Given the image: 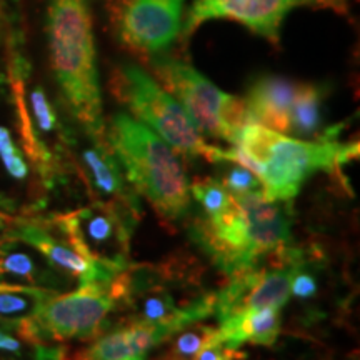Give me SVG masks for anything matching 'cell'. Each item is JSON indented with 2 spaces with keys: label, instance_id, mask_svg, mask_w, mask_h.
Wrapping results in <instances>:
<instances>
[{
  "label": "cell",
  "instance_id": "obj_10",
  "mask_svg": "<svg viewBox=\"0 0 360 360\" xmlns=\"http://www.w3.org/2000/svg\"><path fill=\"white\" fill-rule=\"evenodd\" d=\"M186 0H115L112 25L119 42L135 52L157 56L177 42Z\"/></svg>",
  "mask_w": 360,
  "mask_h": 360
},
{
  "label": "cell",
  "instance_id": "obj_14",
  "mask_svg": "<svg viewBox=\"0 0 360 360\" xmlns=\"http://www.w3.org/2000/svg\"><path fill=\"white\" fill-rule=\"evenodd\" d=\"M297 85L277 75H264L249 87L244 101L247 124L290 132V110Z\"/></svg>",
  "mask_w": 360,
  "mask_h": 360
},
{
  "label": "cell",
  "instance_id": "obj_22",
  "mask_svg": "<svg viewBox=\"0 0 360 360\" xmlns=\"http://www.w3.org/2000/svg\"><path fill=\"white\" fill-rule=\"evenodd\" d=\"M236 164V162H233ZM222 186L231 195H245V193H262V182L254 172L237 164L225 174Z\"/></svg>",
  "mask_w": 360,
  "mask_h": 360
},
{
  "label": "cell",
  "instance_id": "obj_9",
  "mask_svg": "<svg viewBox=\"0 0 360 360\" xmlns=\"http://www.w3.org/2000/svg\"><path fill=\"white\" fill-rule=\"evenodd\" d=\"M297 7H330L344 12L347 4L345 0H192L180 37L187 39L207 20L231 19L277 42L283 19Z\"/></svg>",
  "mask_w": 360,
  "mask_h": 360
},
{
  "label": "cell",
  "instance_id": "obj_18",
  "mask_svg": "<svg viewBox=\"0 0 360 360\" xmlns=\"http://www.w3.org/2000/svg\"><path fill=\"white\" fill-rule=\"evenodd\" d=\"M57 292L40 287L0 283V321L25 322L35 317L42 305Z\"/></svg>",
  "mask_w": 360,
  "mask_h": 360
},
{
  "label": "cell",
  "instance_id": "obj_23",
  "mask_svg": "<svg viewBox=\"0 0 360 360\" xmlns=\"http://www.w3.org/2000/svg\"><path fill=\"white\" fill-rule=\"evenodd\" d=\"M237 354V350L227 347V345L217 339V330H215L214 339L202 347L193 360H236Z\"/></svg>",
  "mask_w": 360,
  "mask_h": 360
},
{
  "label": "cell",
  "instance_id": "obj_25",
  "mask_svg": "<svg viewBox=\"0 0 360 360\" xmlns=\"http://www.w3.org/2000/svg\"><path fill=\"white\" fill-rule=\"evenodd\" d=\"M11 224H12V217H8L7 214L0 212V242L6 240V238H7Z\"/></svg>",
  "mask_w": 360,
  "mask_h": 360
},
{
  "label": "cell",
  "instance_id": "obj_1",
  "mask_svg": "<svg viewBox=\"0 0 360 360\" xmlns=\"http://www.w3.org/2000/svg\"><path fill=\"white\" fill-rule=\"evenodd\" d=\"M357 155V143L327 139L310 142L259 124H245L238 130L233 147L222 148L220 162H236L257 175L265 200L290 202L314 172L335 174Z\"/></svg>",
  "mask_w": 360,
  "mask_h": 360
},
{
  "label": "cell",
  "instance_id": "obj_12",
  "mask_svg": "<svg viewBox=\"0 0 360 360\" xmlns=\"http://www.w3.org/2000/svg\"><path fill=\"white\" fill-rule=\"evenodd\" d=\"M70 281L27 242L19 238L0 242V283L65 292Z\"/></svg>",
  "mask_w": 360,
  "mask_h": 360
},
{
  "label": "cell",
  "instance_id": "obj_3",
  "mask_svg": "<svg viewBox=\"0 0 360 360\" xmlns=\"http://www.w3.org/2000/svg\"><path fill=\"white\" fill-rule=\"evenodd\" d=\"M107 146L137 193L167 220H179L191 207V186L177 152L132 115L115 114L105 125Z\"/></svg>",
  "mask_w": 360,
  "mask_h": 360
},
{
  "label": "cell",
  "instance_id": "obj_6",
  "mask_svg": "<svg viewBox=\"0 0 360 360\" xmlns=\"http://www.w3.org/2000/svg\"><path fill=\"white\" fill-rule=\"evenodd\" d=\"M114 302L110 287L80 285L52 295L25 326L32 337L49 344L85 340L101 332Z\"/></svg>",
  "mask_w": 360,
  "mask_h": 360
},
{
  "label": "cell",
  "instance_id": "obj_5",
  "mask_svg": "<svg viewBox=\"0 0 360 360\" xmlns=\"http://www.w3.org/2000/svg\"><path fill=\"white\" fill-rule=\"evenodd\" d=\"M150 65L202 134L233 146L238 130L247 124L242 98L225 94L199 70L175 57L150 56Z\"/></svg>",
  "mask_w": 360,
  "mask_h": 360
},
{
  "label": "cell",
  "instance_id": "obj_16",
  "mask_svg": "<svg viewBox=\"0 0 360 360\" xmlns=\"http://www.w3.org/2000/svg\"><path fill=\"white\" fill-rule=\"evenodd\" d=\"M297 255L299 252H295L281 269L260 270L257 281L247 290L238 314L247 312V310L282 309L289 300L292 278L300 270L295 264V260L299 259Z\"/></svg>",
  "mask_w": 360,
  "mask_h": 360
},
{
  "label": "cell",
  "instance_id": "obj_8",
  "mask_svg": "<svg viewBox=\"0 0 360 360\" xmlns=\"http://www.w3.org/2000/svg\"><path fill=\"white\" fill-rule=\"evenodd\" d=\"M7 238H19L32 245L57 270L79 281V285L110 287L112 282L127 270L84 257L64 229L57 224L53 214L12 217Z\"/></svg>",
  "mask_w": 360,
  "mask_h": 360
},
{
  "label": "cell",
  "instance_id": "obj_21",
  "mask_svg": "<svg viewBox=\"0 0 360 360\" xmlns=\"http://www.w3.org/2000/svg\"><path fill=\"white\" fill-rule=\"evenodd\" d=\"M191 192L199 200V204L204 207L209 219L222 214L232 204V195L222 186V182H217V180H199L191 187Z\"/></svg>",
  "mask_w": 360,
  "mask_h": 360
},
{
  "label": "cell",
  "instance_id": "obj_4",
  "mask_svg": "<svg viewBox=\"0 0 360 360\" xmlns=\"http://www.w3.org/2000/svg\"><path fill=\"white\" fill-rule=\"evenodd\" d=\"M112 90L135 120L164 139L175 152L220 160L222 148L209 146L177 98L134 64H120L112 77Z\"/></svg>",
  "mask_w": 360,
  "mask_h": 360
},
{
  "label": "cell",
  "instance_id": "obj_17",
  "mask_svg": "<svg viewBox=\"0 0 360 360\" xmlns=\"http://www.w3.org/2000/svg\"><path fill=\"white\" fill-rule=\"evenodd\" d=\"M0 360H65V347L37 340L25 322L0 321Z\"/></svg>",
  "mask_w": 360,
  "mask_h": 360
},
{
  "label": "cell",
  "instance_id": "obj_19",
  "mask_svg": "<svg viewBox=\"0 0 360 360\" xmlns=\"http://www.w3.org/2000/svg\"><path fill=\"white\" fill-rule=\"evenodd\" d=\"M323 90L314 84L297 85L290 110V132L312 135L322 124Z\"/></svg>",
  "mask_w": 360,
  "mask_h": 360
},
{
  "label": "cell",
  "instance_id": "obj_24",
  "mask_svg": "<svg viewBox=\"0 0 360 360\" xmlns=\"http://www.w3.org/2000/svg\"><path fill=\"white\" fill-rule=\"evenodd\" d=\"M315 290H317V283H315V278L310 274L297 272L294 278H292L290 292L300 297V299H309V297L315 294Z\"/></svg>",
  "mask_w": 360,
  "mask_h": 360
},
{
  "label": "cell",
  "instance_id": "obj_26",
  "mask_svg": "<svg viewBox=\"0 0 360 360\" xmlns=\"http://www.w3.org/2000/svg\"><path fill=\"white\" fill-rule=\"evenodd\" d=\"M162 360H170V359H167V357H164V359H162Z\"/></svg>",
  "mask_w": 360,
  "mask_h": 360
},
{
  "label": "cell",
  "instance_id": "obj_13",
  "mask_svg": "<svg viewBox=\"0 0 360 360\" xmlns=\"http://www.w3.org/2000/svg\"><path fill=\"white\" fill-rule=\"evenodd\" d=\"M89 139L90 146L80 150V160L87 169L90 184L101 195L105 197L107 200L103 202L119 205L139 215L141 209H139L137 192L130 186L129 180H125L122 167L117 162L114 152L107 146L105 139Z\"/></svg>",
  "mask_w": 360,
  "mask_h": 360
},
{
  "label": "cell",
  "instance_id": "obj_15",
  "mask_svg": "<svg viewBox=\"0 0 360 360\" xmlns=\"http://www.w3.org/2000/svg\"><path fill=\"white\" fill-rule=\"evenodd\" d=\"M217 339L233 350L245 342L255 345H274L281 334V310L260 309L233 314L219 321Z\"/></svg>",
  "mask_w": 360,
  "mask_h": 360
},
{
  "label": "cell",
  "instance_id": "obj_11",
  "mask_svg": "<svg viewBox=\"0 0 360 360\" xmlns=\"http://www.w3.org/2000/svg\"><path fill=\"white\" fill-rule=\"evenodd\" d=\"M193 321L192 310L184 307L175 310L172 317L164 322H132L101 337L72 360H146L148 350L169 340Z\"/></svg>",
  "mask_w": 360,
  "mask_h": 360
},
{
  "label": "cell",
  "instance_id": "obj_7",
  "mask_svg": "<svg viewBox=\"0 0 360 360\" xmlns=\"http://www.w3.org/2000/svg\"><path fill=\"white\" fill-rule=\"evenodd\" d=\"M53 217L84 257L129 269V242L137 214L109 202H94Z\"/></svg>",
  "mask_w": 360,
  "mask_h": 360
},
{
  "label": "cell",
  "instance_id": "obj_20",
  "mask_svg": "<svg viewBox=\"0 0 360 360\" xmlns=\"http://www.w3.org/2000/svg\"><path fill=\"white\" fill-rule=\"evenodd\" d=\"M217 328L202 326V323H191L182 330H179L172 347H170L167 359L170 360H193L204 345L214 339Z\"/></svg>",
  "mask_w": 360,
  "mask_h": 360
},
{
  "label": "cell",
  "instance_id": "obj_2",
  "mask_svg": "<svg viewBox=\"0 0 360 360\" xmlns=\"http://www.w3.org/2000/svg\"><path fill=\"white\" fill-rule=\"evenodd\" d=\"M47 39L51 65L62 96L89 137L103 139L92 13L85 0H49Z\"/></svg>",
  "mask_w": 360,
  "mask_h": 360
}]
</instances>
